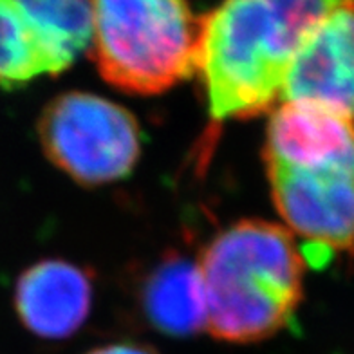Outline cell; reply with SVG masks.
<instances>
[{
	"label": "cell",
	"mask_w": 354,
	"mask_h": 354,
	"mask_svg": "<svg viewBox=\"0 0 354 354\" xmlns=\"http://www.w3.org/2000/svg\"><path fill=\"white\" fill-rule=\"evenodd\" d=\"M347 0H223L201 19L197 71L214 120L259 116L280 100L304 40Z\"/></svg>",
	"instance_id": "6da1fadb"
},
{
	"label": "cell",
	"mask_w": 354,
	"mask_h": 354,
	"mask_svg": "<svg viewBox=\"0 0 354 354\" xmlns=\"http://www.w3.org/2000/svg\"><path fill=\"white\" fill-rule=\"evenodd\" d=\"M206 331L217 340L253 344L293 320L302 300L304 253L284 226L248 219L205 248L199 262Z\"/></svg>",
	"instance_id": "7a4b0ae2"
},
{
	"label": "cell",
	"mask_w": 354,
	"mask_h": 354,
	"mask_svg": "<svg viewBox=\"0 0 354 354\" xmlns=\"http://www.w3.org/2000/svg\"><path fill=\"white\" fill-rule=\"evenodd\" d=\"M93 55L120 91L159 94L197 71L201 19L187 0H91Z\"/></svg>",
	"instance_id": "3957f363"
},
{
	"label": "cell",
	"mask_w": 354,
	"mask_h": 354,
	"mask_svg": "<svg viewBox=\"0 0 354 354\" xmlns=\"http://www.w3.org/2000/svg\"><path fill=\"white\" fill-rule=\"evenodd\" d=\"M47 159L84 187L120 181L141 152L140 125L122 105L96 94L66 93L38 122Z\"/></svg>",
	"instance_id": "277c9868"
},
{
	"label": "cell",
	"mask_w": 354,
	"mask_h": 354,
	"mask_svg": "<svg viewBox=\"0 0 354 354\" xmlns=\"http://www.w3.org/2000/svg\"><path fill=\"white\" fill-rule=\"evenodd\" d=\"M282 219L320 255L354 250V165L288 167L266 163Z\"/></svg>",
	"instance_id": "5b68a950"
},
{
	"label": "cell",
	"mask_w": 354,
	"mask_h": 354,
	"mask_svg": "<svg viewBox=\"0 0 354 354\" xmlns=\"http://www.w3.org/2000/svg\"><path fill=\"white\" fill-rule=\"evenodd\" d=\"M280 102H309L354 120V0L313 29L289 64Z\"/></svg>",
	"instance_id": "8992f818"
},
{
	"label": "cell",
	"mask_w": 354,
	"mask_h": 354,
	"mask_svg": "<svg viewBox=\"0 0 354 354\" xmlns=\"http://www.w3.org/2000/svg\"><path fill=\"white\" fill-rule=\"evenodd\" d=\"M264 163L354 165L353 120L317 103L284 102L268 123Z\"/></svg>",
	"instance_id": "52a82bcc"
},
{
	"label": "cell",
	"mask_w": 354,
	"mask_h": 354,
	"mask_svg": "<svg viewBox=\"0 0 354 354\" xmlns=\"http://www.w3.org/2000/svg\"><path fill=\"white\" fill-rule=\"evenodd\" d=\"M93 304V280L67 261H42L20 275L15 306L20 320L35 335L60 340L75 335Z\"/></svg>",
	"instance_id": "ba28073f"
},
{
	"label": "cell",
	"mask_w": 354,
	"mask_h": 354,
	"mask_svg": "<svg viewBox=\"0 0 354 354\" xmlns=\"http://www.w3.org/2000/svg\"><path fill=\"white\" fill-rule=\"evenodd\" d=\"M17 28L46 64L47 75H60L93 40L91 0H0Z\"/></svg>",
	"instance_id": "9c48e42d"
},
{
	"label": "cell",
	"mask_w": 354,
	"mask_h": 354,
	"mask_svg": "<svg viewBox=\"0 0 354 354\" xmlns=\"http://www.w3.org/2000/svg\"><path fill=\"white\" fill-rule=\"evenodd\" d=\"M143 309L149 322L170 336L206 331V302L197 262L167 257L143 286Z\"/></svg>",
	"instance_id": "30bf717a"
},
{
	"label": "cell",
	"mask_w": 354,
	"mask_h": 354,
	"mask_svg": "<svg viewBox=\"0 0 354 354\" xmlns=\"http://www.w3.org/2000/svg\"><path fill=\"white\" fill-rule=\"evenodd\" d=\"M47 75L42 58L0 2V87H17Z\"/></svg>",
	"instance_id": "8fae6325"
},
{
	"label": "cell",
	"mask_w": 354,
	"mask_h": 354,
	"mask_svg": "<svg viewBox=\"0 0 354 354\" xmlns=\"http://www.w3.org/2000/svg\"><path fill=\"white\" fill-rule=\"evenodd\" d=\"M87 354H158L154 349L140 344H111L96 347Z\"/></svg>",
	"instance_id": "7c38bea8"
}]
</instances>
